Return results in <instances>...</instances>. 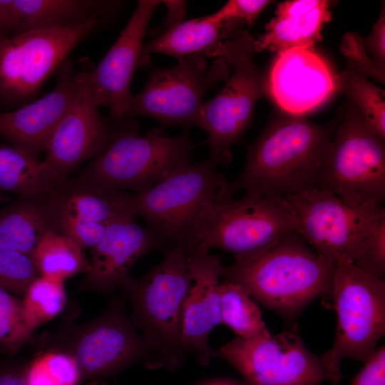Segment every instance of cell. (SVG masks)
<instances>
[{"label": "cell", "mask_w": 385, "mask_h": 385, "mask_svg": "<svg viewBox=\"0 0 385 385\" xmlns=\"http://www.w3.org/2000/svg\"><path fill=\"white\" fill-rule=\"evenodd\" d=\"M46 349L72 356L81 370L83 382L104 379L147 359L141 335L126 312L122 297H113L106 309L81 324L65 323L44 337Z\"/></svg>", "instance_id": "9"}, {"label": "cell", "mask_w": 385, "mask_h": 385, "mask_svg": "<svg viewBox=\"0 0 385 385\" xmlns=\"http://www.w3.org/2000/svg\"><path fill=\"white\" fill-rule=\"evenodd\" d=\"M334 270V260L292 232L262 251L235 258L223 267L222 277L291 322L316 299L332 297Z\"/></svg>", "instance_id": "1"}, {"label": "cell", "mask_w": 385, "mask_h": 385, "mask_svg": "<svg viewBox=\"0 0 385 385\" xmlns=\"http://www.w3.org/2000/svg\"><path fill=\"white\" fill-rule=\"evenodd\" d=\"M339 121L319 125L287 114L277 118L250 148L242 171L231 182L235 192L284 197L317 188Z\"/></svg>", "instance_id": "2"}, {"label": "cell", "mask_w": 385, "mask_h": 385, "mask_svg": "<svg viewBox=\"0 0 385 385\" xmlns=\"http://www.w3.org/2000/svg\"><path fill=\"white\" fill-rule=\"evenodd\" d=\"M210 250L200 243L187 255L188 288L182 322L183 350L204 366L212 357L210 334L221 324L220 277L224 266Z\"/></svg>", "instance_id": "17"}, {"label": "cell", "mask_w": 385, "mask_h": 385, "mask_svg": "<svg viewBox=\"0 0 385 385\" xmlns=\"http://www.w3.org/2000/svg\"><path fill=\"white\" fill-rule=\"evenodd\" d=\"M33 342L34 333L24 320L21 299L0 288V349L14 354Z\"/></svg>", "instance_id": "32"}, {"label": "cell", "mask_w": 385, "mask_h": 385, "mask_svg": "<svg viewBox=\"0 0 385 385\" xmlns=\"http://www.w3.org/2000/svg\"><path fill=\"white\" fill-rule=\"evenodd\" d=\"M294 231L319 254L351 263L373 226L385 217V210L353 206L334 194L311 188L287 195Z\"/></svg>", "instance_id": "11"}, {"label": "cell", "mask_w": 385, "mask_h": 385, "mask_svg": "<svg viewBox=\"0 0 385 385\" xmlns=\"http://www.w3.org/2000/svg\"><path fill=\"white\" fill-rule=\"evenodd\" d=\"M26 385H80L82 376L77 361L70 354L46 349L25 364Z\"/></svg>", "instance_id": "31"}, {"label": "cell", "mask_w": 385, "mask_h": 385, "mask_svg": "<svg viewBox=\"0 0 385 385\" xmlns=\"http://www.w3.org/2000/svg\"><path fill=\"white\" fill-rule=\"evenodd\" d=\"M317 188L355 207H382L384 141L367 127L351 102L331 140Z\"/></svg>", "instance_id": "8"}, {"label": "cell", "mask_w": 385, "mask_h": 385, "mask_svg": "<svg viewBox=\"0 0 385 385\" xmlns=\"http://www.w3.org/2000/svg\"><path fill=\"white\" fill-rule=\"evenodd\" d=\"M217 167L207 158L190 164L148 189L127 192L128 209L188 255L198 245L197 232L205 215L236 193Z\"/></svg>", "instance_id": "4"}, {"label": "cell", "mask_w": 385, "mask_h": 385, "mask_svg": "<svg viewBox=\"0 0 385 385\" xmlns=\"http://www.w3.org/2000/svg\"><path fill=\"white\" fill-rule=\"evenodd\" d=\"M255 41L250 32L237 29L214 55L232 69L217 95L204 101L199 118L198 126L208 135L209 158L217 166L231 162L230 147L248 126L257 101L267 94L266 76L254 61Z\"/></svg>", "instance_id": "7"}, {"label": "cell", "mask_w": 385, "mask_h": 385, "mask_svg": "<svg viewBox=\"0 0 385 385\" xmlns=\"http://www.w3.org/2000/svg\"><path fill=\"white\" fill-rule=\"evenodd\" d=\"M53 192L19 196L0 210L1 248L29 255L46 233L55 232Z\"/></svg>", "instance_id": "24"}, {"label": "cell", "mask_w": 385, "mask_h": 385, "mask_svg": "<svg viewBox=\"0 0 385 385\" xmlns=\"http://www.w3.org/2000/svg\"><path fill=\"white\" fill-rule=\"evenodd\" d=\"M292 232L294 220L284 197L246 192L212 207L197 240V245L232 253L235 259L262 251Z\"/></svg>", "instance_id": "10"}, {"label": "cell", "mask_w": 385, "mask_h": 385, "mask_svg": "<svg viewBox=\"0 0 385 385\" xmlns=\"http://www.w3.org/2000/svg\"><path fill=\"white\" fill-rule=\"evenodd\" d=\"M365 49L375 63L385 71V12L384 4L371 32L363 38Z\"/></svg>", "instance_id": "38"}, {"label": "cell", "mask_w": 385, "mask_h": 385, "mask_svg": "<svg viewBox=\"0 0 385 385\" xmlns=\"http://www.w3.org/2000/svg\"><path fill=\"white\" fill-rule=\"evenodd\" d=\"M41 277L64 282L89 270L83 250L68 237L54 232L46 233L29 255Z\"/></svg>", "instance_id": "27"}, {"label": "cell", "mask_w": 385, "mask_h": 385, "mask_svg": "<svg viewBox=\"0 0 385 385\" xmlns=\"http://www.w3.org/2000/svg\"><path fill=\"white\" fill-rule=\"evenodd\" d=\"M332 299L337 315L335 337L320 358L327 380L337 384L342 361L366 362L384 336L385 283L349 261L337 260Z\"/></svg>", "instance_id": "6"}, {"label": "cell", "mask_w": 385, "mask_h": 385, "mask_svg": "<svg viewBox=\"0 0 385 385\" xmlns=\"http://www.w3.org/2000/svg\"><path fill=\"white\" fill-rule=\"evenodd\" d=\"M163 2L168 6L169 11L168 19L165 21V28L163 29V32H164L173 26L182 21L180 19H183L185 14V4L184 1H164Z\"/></svg>", "instance_id": "41"}, {"label": "cell", "mask_w": 385, "mask_h": 385, "mask_svg": "<svg viewBox=\"0 0 385 385\" xmlns=\"http://www.w3.org/2000/svg\"><path fill=\"white\" fill-rule=\"evenodd\" d=\"M211 385H234V384H230V383L222 382V383L213 384H211Z\"/></svg>", "instance_id": "43"}, {"label": "cell", "mask_w": 385, "mask_h": 385, "mask_svg": "<svg viewBox=\"0 0 385 385\" xmlns=\"http://www.w3.org/2000/svg\"><path fill=\"white\" fill-rule=\"evenodd\" d=\"M212 356L234 367L248 385H319L327 380L321 358L304 344L296 327L267 337H237Z\"/></svg>", "instance_id": "13"}, {"label": "cell", "mask_w": 385, "mask_h": 385, "mask_svg": "<svg viewBox=\"0 0 385 385\" xmlns=\"http://www.w3.org/2000/svg\"><path fill=\"white\" fill-rule=\"evenodd\" d=\"M81 87L71 63L64 61L54 88L43 97L20 108L0 113V135L12 146L38 158Z\"/></svg>", "instance_id": "20"}, {"label": "cell", "mask_w": 385, "mask_h": 385, "mask_svg": "<svg viewBox=\"0 0 385 385\" xmlns=\"http://www.w3.org/2000/svg\"><path fill=\"white\" fill-rule=\"evenodd\" d=\"M229 74L223 58H217L208 67L201 54L185 56L169 68L155 69L143 90L133 94L125 118L142 115L163 125L198 126L205 92Z\"/></svg>", "instance_id": "12"}, {"label": "cell", "mask_w": 385, "mask_h": 385, "mask_svg": "<svg viewBox=\"0 0 385 385\" xmlns=\"http://www.w3.org/2000/svg\"><path fill=\"white\" fill-rule=\"evenodd\" d=\"M192 148L188 133L168 136L153 128L140 135L128 124L110 133L106 150L78 178L107 190L140 192L191 164Z\"/></svg>", "instance_id": "5"}, {"label": "cell", "mask_w": 385, "mask_h": 385, "mask_svg": "<svg viewBox=\"0 0 385 385\" xmlns=\"http://www.w3.org/2000/svg\"><path fill=\"white\" fill-rule=\"evenodd\" d=\"M65 180L59 179L38 158L14 146H0V192L19 196L47 194Z\"/></svg>", "instance_id": "26"}, {"label": "cell", "mask_w": 385, "mask_h": 385, "mask_svg": "<svg viewBox=\"0 0 385 385\" xmlns=\"http://www.w3.org/2000/svg\"><path fill=\"white\" fill-rule=\"evenodd\" d=\"M25 364L9 365L0 369V385H26Z\"/></svg>", "instance_id": "40"}, {"label": "cell", "mask_w": 385, "mask_h": 385, "mask_svg": "<svg viewBox=\"0 0 385 385\" xmlns=\"http://www.w3.org/2000/svg\"><path fill=\"white\" fill-rule=\"evenodd\" d=\"M38 276L29 255L0 247V288L23 297Z\"/></svg>", "instance_id": "33"}, {"label": "cell", "mask_w": 385, "mask_h": 385, "mask_svg": "<svg viewBox=\"0 0 385 385\" xmlns=\"http://www.w3.org/2000/svg\"><path fill=\"white\" fill-rule=\"evenodd\" d=\"M341 50L348 61V68L384 83L385 71L372 60L364 48L363 38L358 34L346 33L342 38Z\"/></svg>", "instance_id": "35"}, {"label": "cell", "mask_w": 385, "mask_h": 385, "mask_svg": "<svg viewBox=\"0 0 385 385\" xmlns=\"http://www.w3.org/2000/svg\"><path fill=\"white\" fill-rule=\"evenodd\" d=\"M220 320L241 339L252 340L271 334L255 299L242 286L227 281L220 283Z\"/></svg>", "instance_id": "28"}, {"label": "cell", "mask_w": 385, "mask_h": 385, "mask_svg": "<svg viewBox=\"0 0 385 385\" xmlns=\"http://www.w3.org/2000/svg\"><path fill=\"white\" fill-rule=\"evenodd\" d=\"M157 0L138 1L135 9L118 39L100 62L90 71L80 74L98 106L108 108L111 118H125L133 93L130 85L139 61L148 23Z\"/></svg>", "instance_id": "16"}, {"label": "cell", "mask_w": 385, "mask_h": 385, "mask_svg": "<svg viewBox=\"0 0 385 385\" xmlns=\"http://www.w3.org/2000/svg\"><path fill=\"white\" fill-rule=\"evenodd\" d=\"M88 385H113L108 382H106L104 379H99V380H95L90 381V383ZM116 385V384H113Z\"/></svg>", "instance_id": "42"}, {"label": "cell", "mask_w": 385, "mask_h": 385, "mask_svg": "<svg viewBox=\"0 0 385 385\" xmlns=\"http://www.w3.org/2000/svg\"><path fill=\"white\" fill-rule=\"evenodd\" d=\"M70 108L54 131L43 160L61 180L80 164L94 159L107 148L110 132L83 80Z\"/></svg>", "instance_id": "19"}, {"label": "cell", "mask_w": 385, "mask_h": 385, "mask_svg": "<svg viewBox=\"0 0 385 385\" xmlns=\"http://www.w3.org/2000/svg\"><path fill=\"white\" fill-rule=\"evenodd\" d=\"M14 36V14L12 0H0V43Z\"/></svg>", "instance_id": "39"}, {"label": "cell", "mask_w": 385, "mask_h": 385, "mask_svg": "<svg viewBox=\"0 0 385 385\" xmlns=\"http://www.w3.org/2000/svg\"><path fill=\"white\" fill-rule=\"evenodd\" d=\"M118 2L90 0H12L14 35L43 29H63L100 19Z\"/></svg>", "instance_id": "25"}, {"label": "cell", "mask_w": 385, "mask_h": 385, "mask_svg": "<svg viewBox=\"0 0 385 385\" xmlns=\"http://www.w3.org/2000/svg\"><path fill=\"white\" fill-rule=\"evenodd\" d=\"M0 198H1V195H0Z\"/></svg>", "instance_id": "44"}, {"label": "cell", "mask_w": 385, "mask_h": 385, "mask_svg": "<svg viewBox=\"0 0 385 385\" xmlns=\"http://www.w3.org/2000/svg\"><path fill=\"white\" fill-rule=\"evenodd\" d=\"M239 26L217 20L213 14L180 21L143 46L139 66L146 65L150 54L169 55L178 60L193 54L214 57L223 40Z\"/></svg>", "instance_id": "23"}, {"label": "cell", "mask_w": 385, "mask_h": 385, "mask_svg": "<svg viewBox=\"0 0 385 385\" xmlns=\"http://www.w3.org/2000/svg\"><path fill=\"white\" fill-rule=\"evenodd\" d=\"M353 264L360 270L379 279L385 277V217L364 237Z\"/></svg>", "instance_id": "34"}, {"label": "cell", "mask_w": 385, "mask_h": 385, "mask_svg": "<svg viewBox=\"0 0 385 385\" xmlns=\"http://www.w3.org/2000/svg\"><path fill=\"white\" fill-rule=\"evenodd\" d=\"M173 242L148 227L140 226L135 217L125 212L113 220L91 249L89 270L78 290L109 294L130 277L135 262L155 250H170Z\"/></svg>", "instance_id": "15"}, {"label": "cell", "mask_w": 385, "mask_h": 385, "mask_svg": "<svg viewBox=\"0 0 385 385\" xmlns=\"http://www.w3.org/2000/svg\"><path fill=\"white\" fill-rule=\"evenodd\" d=\"M64 282L38 276L26 290L22 300L25 324L35 329L57 317L67 302Z\"/></svg>", "instance_id": "30"}, {"label": "cell", "mask_w": 385, "mask_h": 385, "mask_svg": "<svg viewBox=\"0 0 385 385\" xmlns=\"http://www.w3.org/2000/svg\"><path fill=\"white\" fill-rule=\"evenodd\" d=\"M277 54L266 77L267 93L285 114L304 116L337 91V74L314 48H292Z\"/></svg>", "instance_id": "18"}, {"label": "cell", "mask_w": 385, "mask_h": 385, "mask_svg": "<svg viewBox=\"0 0 385 385\" xmlns=\"http://www.w3.org/2000/svg\"><path fill=\"white\" fill-rule=\"evenodd\" d=\"M351 385H385V347L377 348Z\"/></svg>", "instance_id": "37"}, {"label": "cell", "mask_w": 385, "mask_h": 385, "mask_svg": "<svg viewBox=\"0 0 385 385\" xmlns=\"http://www.w3.org/2000/svg\"><path fill=\"white\" fill-rule=\"evenodd\" d=\"M188 288V257L178 246L145 274L130 276L119 287L130 302L129 316L143 340L150 369L175 371L187 358L182 322Z\"/></svg>", "instance_id": "3"}, {"label": "cell", "mask_w": 385, "mask_h": 385, "mask_svg": "<svg viewBox=\"0 0 385 385\" xmlns=\"http://www.w3.org/2000/svg\"><path fill=\"white\" fill-rule=\"evenodd\" d=\"M126 194L78 178H67L53 192L55 232L71 223L108 225L122 213L129 212Z\"/></svg>", "instance_id": "22"}, {"label": "cell", "mask_w": 385, "mask_h": 385, "mask_svg": "<svg viewBox=\"0 0 385 385\" xmlns=\"http://www.w3.org/2000/svg\"><path fill=\"white\" fill-rule=\"evenodd\" d=\"M100 19L63 29L23 32L0 43V98L19 101L35 93L67 55L96 31Z\"/></svg>", "instance_id": "14"}, {"label": "cell", "mask_w": 385, "mask_h": 385, "mask_svg": "<svg viewBox=\"0 0 385 385\" xmlns=\"http://www.w3.org/2000/svg\"><path fill=\"white\" fill-rule=\"evenodd\" d=\"M337 91L348 96L367 127L385 140V93L364 75L349 68L337 74Z\"/></svg>", "instance_id": "29"}, {"label": "cell", "mask_w": 385, "mask_h": 385, "mask_svg": "<svg viewBox=\"0 0 385 385\" xmlns=\"http://www.w3.org/2000/svg\"><path fill=\"white\" fill-rule=\"evenodd\" d=\"M272 2L269 0H230L212 14L221 21L239 26L244 22L251 26L264 9Z\"/></svg>", "instance_id": "36"}, {"label": "cell", "mask_w": 385, "mask_h": 385, "mask_svg": "<svg viewBox=\"0 0 385 385\" xmlns=\"http://www.w3.org/2000/svg\"><path fill=\"white\" fill-rule=\"evenodd\" d=\"M330 18L328 1H284L266 25L265 32L255 41V51L278 53L297 48H314L321 41L322 29Z\"/></svg>", "instance_id": "21"}]
</instances>
